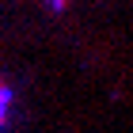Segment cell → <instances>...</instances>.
<instances>
[{
    "instance_id": "cell-1",
    "label": "cell",
    "mask_w": 133,
    "mask_h": 133,
    "mask_svg": "<svg viewBox=\"0 0 133 133\" xmlns=\"http://www.w3.org/2000/svg\"><path fill=\"white\" fill-rule=\"evenodd\" d=\"M8 110H11V91H8V84L0 80V129H4V122H8Z\"/></svg>"
}]
</instances>
